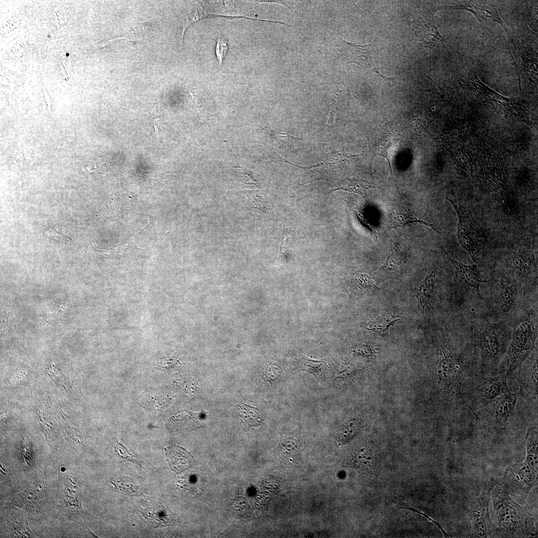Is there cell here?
<instances>
[{
    "mask_svg": "<svg viewBox=\"0 0 538 538\" xmlns=\"http://www.w3.org/2000/svg\"><path fill=\"white\" fill-rule=\"evenodd\" d=\"M490 495L493 503L491 519L496 527L494 536L507 538L537 536L535 517L527 507L514 501L502 485L495 482Z\"/></svg>",
    "mask_w": 538,
    "mask_h": 538,
    "instance_id": "1",
    "label": "cell"
},
{
    "mask_svg": "<svg viewBox=\"0 0 538 538\" xmlns=\"http://www.w3.org/2000/svg\"><path fill=\"white\" fill-rule=\"evenodd\" d=\"M532 319L526 318L517 323L499 374L508 376L520 367L532 351L536 336V327Z\"/></svg>",
    "mask_w": 538,
    "mask_h": 538,
    "instance_id": "2",
    "label": "cell"
},
{
    "mask_svg": "<svg viewBox=\"0 0 538 538\" xmlns=\"http://www.w3.org/2000/svg\"><path fill=\"white\" fill-rule=\"evenodd\" d=\"M494 480L506 489L514 501L523 505L531 489L537 484L538 470L524 461L509 466L502 477Z\"/></svg>",
    "mask_w": 538,
    "mask_h": 538,
    "instance_id": "3",
    "label": "cell"
},
{
    "mask_svg": "<svg viewBox=\"0 0 538 538\" xmlns=\"http://www.w3.org/2000/svg\"><path fill=\"white\" fill-rule=\"evenodd\" d=\"M453 205L458 218L457 237L461 246L477 263L480 249V233L470 210L456 199L445 197Z\"/></svg>",
    "mask_w": 538,
    "mask_h": 538,
    "instance_id": "4",
    "label": "cell"
},
{
    "mask_svg": "<svg viewBox=\"0 0 538 538\" xmlns=\"http://www.w3.org/2000/svg\"><path fill=\"white\" fill-rule=\"evenodd\" d=\"M495 484L493 479L483 488L480 495L470 505L468 516L471 522L475 536L487 538L494 536L496 527L489 512L490 492Z\"/></svg>",
    "mask_w": 538,
    "mask_h": 538,
    "instance_id": "5",
    "label": "cell"
},
{
    "mask_svg": "<svg viewBox=\"0 0 538 538\" xmlns=\"http://www.w3.org/2000/svg\"><path fill=\"white\" fill-rule=\"evenodd\" d=\"M437 372L440 381L444 385L454 390L461 388L464 378L462 363L446 346L440 350Z\"/></svg>",
    "mask_w": 538,
    "mask_h": 538,
    "instance_id": "6",
    "label": "cell"
},
{
    "mask_svg": "<svg viewBox=\"0 0 538 538\" xmlns=\"http://www.w3.org/2000/svg\"><path fill=\"white\" fill-rule=\"evenodd\" d=\"M508 389L504 375L481 378L470 394L471 403L481 410Z\"/></svg>",
    "mask_w": 538,
    "mask_h": 538,
    "instance_id": "7",
    "label": "cell"
},
{
    "mask_svg": "<svg viewBox=\"0 0 538 538\" xmlns=\"http://www.w3.org/2000/svg\"><path fill=\"white\" fill-rule=\"evenodd\" d=\"M516 402V395L508 389L481 410L494 423L504 425L513 415Z\"/></svg>",
    "mask_w": 538,
    "mask_h": 538,
    "instance_id": "8",
    "label": "cell"
},
{
    "mask_svg": "<svg viewBox=\"0 0 538 538\" xmlns=\"http://www.w3.org/2000/svg\"><path fill=\"white\" fill-rule=\"evenodd\" d=\"M475 343L484 364H493L498 360L503 353L500 335L492 328L478 332L475 337Z\"/></svg>",
    "mask_w": 538,
    "mask_h": 538,
    "instance_id": "9",
    "label": "cell"
},
{
    "mask_svg": "<svg viewBox=\"0 0 538 538\" xmlns=\"http://www.w3.org/2000/svg\"><path fill=\"white\" fill-rule=\"evenodd\" d=\"M335 47V56L348 63H356L364 68L372 60L371 45L350 42L339 37Z\"/></svg>",
    "mask_w": 538,
    "mask_h": 538,
    "instance_id": "10",
    "label": "cell"
},
{
    "mask_svg": "<svg viewBox=\"0 0 538 538\" xmlns=\"http://www.w3.org/2000/svg\"><path fill=\"white\" fill-rule=\"evenodd\" d=\"M454 9L466 10L472 12L480 21L487 20L498 22L508 33L504 22L500 17L497 7L490 1H458L454 3Z\"/></svg>",
    "mask_w": 538,
    "mask_h": 538,
    "instance_id": "11",
    "label": "cell"
},
{
    "mask_svg": "<svg viewBox=\"0 0 538 538\" xmlns=\"http://www.w3.org/2000/svg\"><path fill=\"white\" fill-rule=\"evenodd\" d=\"M447 258L453 265L456 275L466 286L478 296L481 297L480 286L481 282H486L482 277L476 265H465L451 257L444 250Z\"/></svg>",
    "mask_w": 538,
    "mask_h": 538,
    "instance_id": "12",
    "label": "cell"
},
{
    "mask_svg": "<svg viewBox=\"0 0 538 538\" xmlns=\"http://www.w3.org/2000/svg\"><path fill=\"white\" fill-rule=\"evenodd\" d=\"M166 461L171 469L176 473H180L195 463L193 455L185 448L176 445L164 448Z\"/></svg>",
    "mask_w": 538,
    "mask_h": 538,
    "instance_id": "13",
    "label": "cell"
},
{
    "mask_svg": "<svg viewBox=\"0 0 538 538\" xmlns=\"http://www.w3.org/2000/svg\"><path fill=\"white\" fill-rule=\"evenodd\" d=\"M435 284V271L430 272L415 289L418 304L425 312L434 300V290Z\"/></svg>",
    "mask_w": 538,
    "mask_h": 538,
    "instance_id": "14",
    "label": "cell"
},
{
    "mask_svg": "<svg viewBox=\"0 0 538 538\" xmlns=\"http://www.w3.org/2000/svg\"><path fill=\"white\" fill-rule=\"evenodd\" d=\"M514 52L515 62L520 72H523L529 78H537V60L524 48L516 46Z\"/></svg>",
    "mask_w": 538,
    "mask_h": 538,
    "instance_id": "15",
    "label": "cell"
},
{
    "mask_svg": "<svg viewBox=\"0 0 538 538\" xmlns=\"http://www.w3.org/2000/svg\"><path fill=\"white\" fill-rule=\"evenodd\" d=\"M530 367L520 376V384L524 395L536 398L538 395L537 355Z\"/></svg>",
    "mask_w": 538,
    "mask_h": 538,
    "instance_id": "16",
    "label": "cell"
},
{
    "mask_svg": "<svg viewBox=\"0 0 538 538\" xmlns=\"http://www.w3.org/2000/svg\"><path fill=\"white\" fill-rule=\"evenodd\" d=\"M514 287L504 281H501L494 290V297L500 309L508 313L511 309L516 298Z\"/></svg>",
    "mask_w": 538,
    "mask_h": 538,
    "instance_id": "17",
    "label": "cell"
},
{
    "mask_svg": "<svg viewBox=\"0 0 538 538\" xmlns=\"http://www.w3.org/2000/svg\"><path fill=\"white\" fill-rule=\"evenodd\" d=\"M526 456L525 461L534 469L538 470V431L537 426H530L525 437Z\"/></svg>",
    "mask_w": 538,
    "mask_h": 538,
    "instance_id": "18",
    "label": "cell"
},
{
    "mask_svg": "<svg viewBox=\"0 0 538 538\" xmlns=\"http://www.w3.org/2000/svg\"><path fill=\"white\" fill-rule=\"evenodd\" d=\"M391 228L404 227L412 223H419L431 228L438 233L434 226L424 221L419 219L409 211L403 209H396L389 215Z\"/></svg>",
    "mask_w": 538,
    "mask_h": 538,
    "instance_id": "19",
    "label": "cell"
},
{
    "mask_svg": "<svg viewBox=\"0 0 538 538\" xmlns=\"http://www.w3.org/2000/svg\"><path fill=\"white\" fill-rule=\"evenodd\" d=\"M406 262L403 253L397 248H391L384 264L378 269L394 275H399Z\"/></svg>",
    "mask_w": 538,
    "mask_h": 538,
    "instance_id": "20",
    "label": "cell"
},
{
    "mask_svg": "<svg viewBox=\"0 0 538 538\" xmlns=\"http://www.w3.org/2000/svg\"><path fill=\"white\" fill-rule=\"evenodd\" d=\"M377 187L372 184L368 180L362 178H351L346 179L341 181L337 188L333 190H342L345 191L357 193L364 198L367 196V191L371 188Z\"/></svg>",
    "mask_w": 538,
    "mask_h": 538,
    "instance_id": "21",
    "label": "cell"
},
{
    "mask_svg": "<svg viewBox=\"0 0 538 538\" xmlns=\"http://www.w3.org/2000/svg\"><path fill=\"white\" fill-rule=\"evenodd\" d=\"M142 513L149 514V516H146L144 518L150 520L152 523L158 527L171 525L175 522L171 515L173 514L171 512L163 506L154 508V509H147Z\"/></svg>",
    "mask_w": 538,
    "mask_h": 538,
    "instance_id": "22",
    "label": "cell"
},
{
    "mask_svg": "<svg viewBox=\"0 0 538 538\" xmlns=\"http://www.w3.org/2000/svg\"><path fill=\"white\" fill-rule=\"evenodd\" d=\"M401 318L399 315L379 316L371 320L368 324V330L381 335H384L389 328Z\"/></svg>",
    "mask_w": 538,
    "mask_h": 538,
    "instance_id": "23",
    "label": "cell"
},
{
    "mask_svg": "<svg viewBox=\"0 0 538 538\" xmlns=\"http://www.w3.org/2000/svg\"><path fill=\"white\" fill-rule=\"evenodd\" d=\"M257 407L244 404L238 405L237 408L238 415L248 425L251 426H257L262 421Z\"/></svg>",
    "mask_w": 538,
    "mask_h": 538,
    "instance_id": "24",
    "label": "cell"
},
{
    "mask_svg": "<svg viewBox=\"0 0 538 538\" xmlns=\"http://www.w3.org/2000/svg\"><path fill=\"white\" fill-rule=\"evenodd\" d=\"M299 369L312 373L316 376L323 377L326 363L323 361L314 360L300 354L299 356Z\"/></svg>",
    "mask_w": 538,
    "mask_h": 538,
    "instance_id": "25",
    "label": "cell"
},
{
    "mask_svg": "<svg viewBox=\"0 0 538 538\" xmlns=\"http://www.w3.org/2000/svg\"><path fill=\"white\" fill-rule=\"evenodd\" d=\"M513 265L520 271L528 272L535 265L534 254L524 248L520 250L514 259Z\"/></svg>",
    "mask_w": 538,
    "mask_h": 538,
    "instance_id": "26",
    "label": "cell"
},
{
    "mask_svg": "<svg viewBox=\"0 0 538 538\" xmlns=\"http://www.w3.org/2000/svg\"><path fill=\"white\" fill-rule=\"evenodd\" d=\"M359 429V424L357 421H349L340 430L338 435L339 440L343 443L349 441L356 435Z\"/></svg>",
    "mask_w": 538,
    "mask_h": 538,
    "instance_id": "27",
    "label": "cell"
},
{
    "mask_svg": "<svg viewBox=\"0 0 538 538\" xmlns=\"http://www.w3.org/2000/svg\"><path fill=\"white\" fill-rule=\"evenodd\" d=\"M118 491L125 494L131 495L137 492V487L134 485L132 480L127 477H119L112 482Z\"/></svg>",
    "mask_w": 538,
    "mask_h": 538,
    "instance_id": "28",
    "label": "cell"
},
{
    "mask_svg": "<svg viewBox=\"0 0 538 538\" xmlns=\"http://www.w3.org/2000/svg\"><path fill=\"white\" fill-rule=\"evenodd\" d=\"M266 132L269 134L274 140L277 143L283 144H288L293 140L298 139V138L293 136L281 130L271 127H266Z\"/></svg>",
    "mask_w": 538,
    "mask_h": 538,
    "instance_id": "29",
    "label": "cell"
},
{
    "mask_svg": "<svg viewBox=\"0 0 538 538\" xmlns=\"http://www.w3.org/2000/svg\"><path fill=\"white\" fill-rule=\"evenodd\" d=\"M282 372L281 368L274 362H269L266 366L263 378L264 380L272 385L280 377Z\"/></svg>",
    "mask_w": 538,
    "mask_h": 538,
    "instance_id": "30",
    "label": "cell"
},
{
    "mask_svg": "<svg viewBox=\"0 0 538 538\" xmlns=\"http://www.w3.org/2000/svg\"><path fill=\"white\" fill-rule=\"evenodd\" d=\"M228 48L229 45L225 37L221 35H218L215 52L220 66H221L226 56Z\"/></svg>",
    "mask_w": 538,
    "mask_h": 538,
    "instance_id": "31",
    "label": "cell"
},
{
    "mask_svg": "<svg viewBox=\"0 0 538 538\" xmlns=\"http://www.w3.org/2000/svg\"><path fill=\"white\" fill-rule=\"evenodd\" d=\"M352 351L356 354L366 357H371L373 355L371 348L364 344H356L352 348Z\"/></svg>",
    "mask_w": 538,
    "mask_h": 538,
    "instance_id": "32",
    "label": "cell"
},
{
    "mask_svg": "<svg viewBox=\"0 0 538 538\" xmlns=\"http://www.w3.org/2000/svg\"><path fill=\"white\" fill-rule=\"evenodd\" d=\"M283 446V449L287 454V455H293L295 454V453L298 450V445L296 443V441L294 440H290L287 441Z\"/></svg>",
    "mask_w": 538,
    "mask_h": 538,
    "instance_id": "33",
    "label": "cell"
},
{
    "mask_svg": "<svg viewBox=\"0 0 538 538\" xmlns=\"http://www.w3.org/2000/svg\"><path fill=\"white\" fill-rule=\"evenodd\" d=\"M288 238H289V235H288V233L286 232L284 234L283 239L282 240V242L281 244L280 245V251H279V256H282V254H283L287 251V244H288Z\"/></svg>",
    "mask_w": 538,
    "mask_h": 538,
    "instance_id": "34",
    "label": "cell"
},
{
    "mask_svg": "<svg viewBox=\"0 0 538 538\" xmlns=\"http://www.w3.org/2000/svg\"><path fill=\"white\" fill-rule=\"evenodd\" d=\"M373 71L375 73H376L378 74V76H380L382 78H383L384 80L389 81H392V82L394 81V79L395 78V77H388L387 76H385L382 75V73H381L379 71H378V69L376 68H373Z\"/></svg>",
    "mask_w": 538,
    "mask_h": 538,
    "instance_id": "35",
    "label": "cell"
},
{
    "mask_svg": "<svg viewBox=\"0 0 538 538\" xmlns=\"http://www.w3.org/2000/svg\"><path fill=\"white\" fill-rule=\"evenodd\" d=\"M152 123H153L154 129H155V134H156L157 138L158 141H159V123H158L157 119L154 120L153 121Z\"/></svg>",
    "mask_w": 538,
    "mask_h": 538,
    "instance_id": "36",
    "label": "cell"
}]
</instances>
